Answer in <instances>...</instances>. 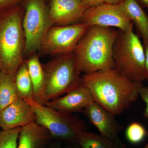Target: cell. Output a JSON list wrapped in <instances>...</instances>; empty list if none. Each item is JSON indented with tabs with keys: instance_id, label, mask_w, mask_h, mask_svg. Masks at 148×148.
Instances as JSON below:
<instances>
[{
	"instance_id": "f546056e",
	"label": "cell",
	"mask_w": 148,
	"mask_h": 148,
	"mask_svg": "<svg viewBox=\"0 0 148 148\" xmlns=\"http://www.w3.org/2000/svg\"><path fill=\"white\" fill-rule=\"evenodd\" d=\"M143 148H148V143L147 144V145H146L145 146V147H144Z\"/></svg>"
},
{
	"instance_id": "7402d4cb",
	"label": "cell",
	"mask_w": 148,
	"mask_h": 148,
	"mask_svg": "<svg viewBox=\"0 0 148 148\" xmlns=\"http://www.w3.org/2000/svg\"><path fill=\"white\" fill-rule=\"evenodd\" d=\"M139 95L146 103V107L143 113V116L148 119V87H145L143 86L140 88L139 90Z\"/></svg>"
},
{
	"instance_id": "8992f818",
	"label": "cell",
	"mask_w": 148,
	"mask_h": 148,
	"mask_svg": "<svg viewBox=\"0 0 148 148\" xmlns=\"http://www.w3.org/2000/svg\"><path fill=\"white\" fill-rule=\"evenodd\" d=\"M25 100L34 111L36 123L47 129L51 139L78 144L84 133L88 131L86 123L79 117L59 112L33 99Z\"/></svg>"
},
{
	"instance_id": "d6a6232c",
	"label": "cell",
	"mask_w": 148,
	"mask_h": 148,
	"mask_svg": "<svg viewBox=\"0 0 148 148\" xmlns=\"http://www.w3.org/2000/svg\"></svg>"
},
{
	"instance_id": "1f68e13d",
	"label": "cell",
	"mask_w": 148,
	"mask_h": 148,
	"mask_svg": "<svg viewBox=\"0 0 148 148\" xmlns=\"http://www.w3.org/2000/svg\"><path fill=\"white\" fill-rule=\"evenodd\" d=\"M0 72H1V70H0Z\"/></svg>"
},
{
	"instance_id": "ac0fdd59",
	"label": "cell",
	"mask_w": 148,
	"mask_h": 148,
	"mask_svg": "<svg viewBox=\"0 0 148 148\" xmlns=\"http://www.w3.org/2000/svg\"><path fill=\"white\" fill-rule=\"evenodd\" d=\"M15 82L18 98L24 100L34 99L32 80L25 60L16 72Z\"/></svg>"
},
{
	"instance_id": "603a6c76",
	"label": "cell",
	"mask_w": 148,
	"mask_h": 148,
	"mask_svg": "<svg viewBox=\"0 0 148 148\" xmlns=\"http://www.w3.org/2000/svg\"><path fill=\"white\" fill-rule=\"evenodd\" d=\"M24 0H0V10L20 4Z\"/></svg>"
},
{
	"instance_id": "7a4b0ae2",
	"label": "cell",
	"mask_w": 148,
	"mask_h": 148,
	"mask_svg": "<svg viewBox=\"0 0 148 148\" xmlns=\"http://www.w3.org/2000/svg\"><path fill=\"white\" fill-rule=\"evenodd\" d=\"M118 33V30L112 27L88 28L73 51L81 73L114 69L113 49Z\"/></svg>"
},
{
	"instance_id": "3957f363",
	"label": "cell",
	"mask_w": 148,
	"mask_h": 148,
	"mask_svg": "<svg viewBox=\"0 0 148 148\" xmlns=\"http://www.w3.org/2000/svg\"><path fill=\"white\" fill-rule=\"evenodd\" d=\"M24 14L21 4L0 10V70L14 78L24 61Z\"/></svg>"
},
{
	"instance_id": "30bf717a",
	"label": "cell",
	"mask_w": 148,
	"mask_h": 148,
	"mask_svg": "<svg viewBox=\"0 0 148 148\" xmlns=\"http://www.w3.org/2000/svg\"><path fill=\"white\" fill-rule=\"evenodd\" d=\"M82 112L89 122L96 127L100 134L117 143L123 142L119 134L123 128L122 125L115 118V115L93 101Z\"/></svg>"
},
{
	"instance_id": "ffe728a7",
	"label": "cell",
	"mask_w": 148,
	"mask_h": 148,
	"mask_svg": "<svg viewBox=\"0 0 148 148\" xmlns=\"http://www.w3.org/2000/svg\"><path fill=\"white\" fill-rule=\"evenodd\" d=\"M22 128L0 131V148H17L18 135Z\"/></svg>"
},
{
	"instance_id": "9c48e42d",
	"label": "cell",
	"mask_w": 148,
	"mask_h": 148,
	"mask_svg": "<svg viewBox=\"0 0 148 148\" xmlns=\"http://www.w3.org/2000/svg\"><path fill=\"white\" fill-rule=\"evenodd\" d=\"M81 22L89 27H116L123 31H126L132 23L120 4H110L106 3L88 8Z\"/></svg>"
},
{
	"instance_id": "83f0119b",
	"label": "cell",
	"mask_w": 148,
	"mask_h": 148,
	"mask_svg": "<svg viewBox=\"0 0 148 148\" xmlns=\"http://www.w3.org/2000/svg\"><path fill=\"white\" fill-rule=\"evenodd\" d=\"M141 5L148 8V0H137Z\"/></svg>"
},
{
	"instance_id": "f1b7e54d",
	"label": "cell",
	"mask_w": 148,
	"mask_h": 148,
	"mask_svg": "<svg viewBox=\"0 0 148 148\" xmlns=\"http://www.w3.org/2000/svg\"><path fill=\"white\" fill-rule=\"evenodd\" d=\"M68 148H80V147L79 145L78 144H76L75 146H73V147Z\"/></svg>"
},
{
	"instance_id": "ba28073f",
	"label": "cell",
	"mask_w": 148,
	"mask_h": 148,
	"mask_svg": "<svg viewBox=\"0 0 148 148\" xmlns=\"http://www.w3.org/2000/svg\"><path fill=\"white\" fill-rule=\"evenodd\" d=\"M89 27L82 22L69 26L53 25L48 31L40 51L45 55L56 56L73 52Z\"/></svg>"
},
{
	"instance_id": "484cf974",
	"label": "cell",
	"mask_w": 148,
	"mask_h": 148,
	"mask_svg": "<svg viewBox=\"0 0 148 148\" xmlns=\"http://www.w3.org/2000/svg\"><path fill=\"white\" fill-rule=\"evenodd\" d=\"M61 140H57L56 142L51 145L47 148H61Z\"/></svg>"
},
{
	"instance_id": "44dd1931",
	"label": "cell",
	"mask_w": 148,
	"mask_h": 148,
	"mask_svg": "<svg viewBox=\"0 0 148 148\" xmlns=\"http://www.w3.org/2000/svg\"><path fill=\"white\" fill-rule=\"evenodd\" d=\"M125 134L127 140L134 144L141 143L148 135L145 128L137 122H132L128 125Z\"/></svg>"
},
{
	"instance_id": "6da1fadb",
	"label": "cell",
	"mask_w": 148,
	"mask_h": 148,
	"mask_svg": "<svg viewBox=\"0 0 148 148\" xmlns=\"http://www.w3.org/2000/svg\"><path fill=\"white\" fill-rule=\"evenodd\" d=\"M82 80L94 101L115 115L129 109L138 100L143 86V82L128 79L115 68L84 74Z\"/></svg>"
},
{
	"instance_id": "5b68a950",
	"label": "cell",
	"mask_w": 148,
	"mask_h": 148,
	"mask_svg": "<svg viewBox=\"0 0 148 148\" xmlns=\"http://www.w3.org/2000/svg\"><path fill=\"white\" fill-rule=\"evenodd\" d=\"M133 23L126 31L118 30L114 43L113 56L115 69L130 80L145 79V53L139 36L133 32Z\"/></svg>"
},
{
	"instance_id": "cb8c5ba5",
	"label": "cell",
	"mask_w": 148,
	"mask_h": 148,
	"mask_svg": "<svg viewBox=\"0 0 148 148\" xmlns=\"http://www.w3.org/2000/svg\"><path fill=\"white\" fill-rule=\"evenodd\" d=\"M84 4L87 8L94 7L105 3V0H82Z\"/></svg>"
},
{
	"instance_id": "d6986e66",
	"label": "cell",
	"mask_w": 148,
	"mask_h": 148,
	"mask_svg": "<svg viewBox=\"0 0 148 148\" xmlns=\"http://www.w3.org/2000/svg\"><path fill=\"white\" fill-rule=\"evenodd\" d=\"M80 148H126L124 143H117L101 135L87 131L80 139Z\"/></svg>"
},
{
	"instance_id": "5bb4252c",
	"label": "cell",
	"mask_w": 148,
	"mask_h": 148,
	"mask_svg": "<svg viewBox=\"0 0 148 148\" xmlns=\"http://www.w3.org/2000/svg\"><path fill=\"white\" fill-rule=\"evenodd\" d=\"M51 139L47 129L33 123L22 127L18 135L17 148H47Z\"/></svg>"
},
{
	"instance_id": "7c38bea8",
	"label": "cell",
	"mask_w": 148,
	"mask_h": 148,
	"mask_svg": "<svg viewBox=\"0 0 148 148\" xmlns=\"http://www.w3.org/2000/svg\"><path fill=\"white\" fill-rule=\"evenodd\" d=\"M34 122V111L24 99L18 98L0 111V127L3 130L23 127Z\"/></svg>"
},
{
	"instance_id": "2e32d148",
	"label": "cell",
	"mask_w": 148,
	"mask_h": 148,
	"mask_svg": "<svg viewBox=\"0 0 148 148\" xmlns=\"http://www.w3.org/2000/svg\"><path fill=\"white\" fill-rule=\"evenodd\" d=\"M26 60L33 85L34 99L37 103L39 100L45 84V75L42 64L37 53Z\"/></svg>"
},
{
	"instance_id": "d4e9b609",
	"label": "cell",
	"mask_w": 148,
	"mask_h": 148,
	"mask_svg": "<svg viewBox=\"0 0 148 148\" xmlns=\"http://www.w3.org/2000/svg\"><path fill=\"white\" fill-rule=\"evenodd\" d=\"M145 53V79L148 81V44L144 47Z\"/></svg>"
},
{
	"instance_id": "9a60e30c",
	"label": "cell",
	"mask_w": 148,
	"mask_h": 148,
	"mask_svg": "<svg viewBox=\"0 0 148 148\" xmlns=\"http://www.w3.org/2000/svg\"><path fill=\"white\" fill-rule=\"evenodd\" d=\"M143 38L144 48L148 44V16L137 0H123L120 3Z\"/></svg>"
},
{
	"instance_id": "e0dca14e",
	"label": "cell",
	"mask_w": 148,
	"mask_h": 148,
	"mask_svg": "<svg viewBox=\"0 0 148 148\" xmlns=\"http://www.w3.org/2000/svg\"><path fill=\"white\" fill-rule=\"evenodd\" d=\"M18 98L15 78L0 72V111Z\"/></svg>"
},
{
	"instance_id": "277c9868",
	"label": "cell",
	"mask_w": 148,
	"mask_h": 148,
	"mask_svg": "<svg viewBox=\"0 0 148 148\" xmlns=\"http://www.w3.org/2000/svg\"><path fill=\"white\" fill-rule=\"evenodd\" d=\"M45 84L38 103L42 105L82 84L73 51L56 56L42 64Z\"/></svg>"
},
{
	"instance_id": "52a82bcc",
	"label": "cell",
	"mask_w": 148,
	"mask_h": 148,
	"mask_svg": "<svg viewBox=\"0 0 148 148\" xmlns=\"http://www.w3.org/2000/svg\"><path fill=\"white\" fill-rule=\"evenodd\" d=\"M23 28L25 37L24 58L40 51L48 31L53 26L45 0H24Z\"/></svg>"
},
{
	"instance_id": "4dcf8cb0",
	"label": "cell",
	"mask_w": 148,
	"mask_h": 148,
	"mask_svg": "<svg viewBox=\"0 0 148 148\" xmlns=\"http://www.w3.org/2000/svg\"><path fill=\"white\" fill-rule=\"evenodd\" d=\"M45 1H46V2L47 3L49 1V0H45Z\"/></svg>"
},
{
	"instance_id": "4fadbf2b",
	"label": "cell",
	"mask_w": 148,
	"mask_h": 148,
	"mask_svg": "<svg viewBox=\"0 0 148 148\" xmlns=\"http://www.w3.org/2000/svg\"><path fill=\"white\" fill-rule=\"evenodd\" d=\"M94 101L92 94L84 85L66 93V95L49 101L45 106L66 113L82 112Z\"/></svg>"
},
{
	"instance_id": "8fae6325",
	"label": "cell",
	"mask_w": 148,
	"mask_h": 148,
	"mask_svg": "<svg viewBox=\"0 0 148 148\" xmlns=\"http://www.w3.org/2000/svg\"><path fill=\"white\" fill-rule=\"evenodd\" d=\"M48 4L53 25L66 26L81 22L88 8L82 0H49Z\"/></svg>"
},
{
	"instance_id": "4316f807",
	"label": "cell",
	"mask_w": 148,
	"mask_h": 148,
	"mask_svg": "<svg viewBox=\"0 0 148 148\" xmlns=\"http://www.w3.org/2000/svg\"><path fill=\"white\" fill-rule=\"evenodd\" d=\"M123 0H105V3L110 4H119L122 2Z\"/></svg>"
}]
</instances>
